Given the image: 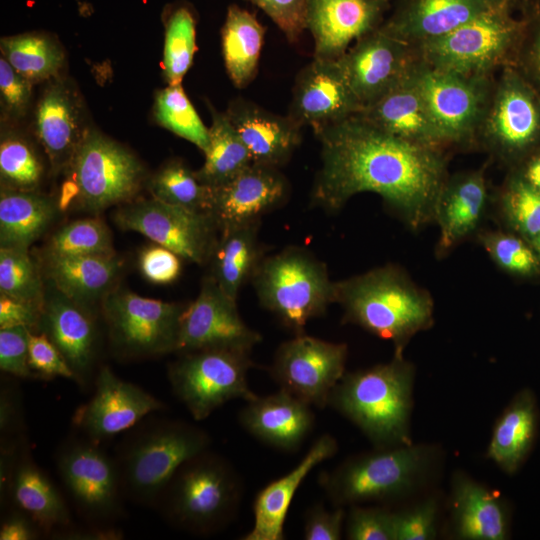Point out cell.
<instances>
[{
    "label": "cell",
    "instance_id": "9f6ffc18",
    "mask_svg": "<svg viewBox=\"0 0 540 540\" xmlns=\"http://www.w3.org/2000/svg\"><path fill=\"white\" fill-rule=\"evenodd\" d=\"M138 264L144 277L156 284L171 283L181 273L180 257L156 243L141 251Z\"/></svg>",
    "mask_w": 540,
    "mask_h": 540
},
{
    "label": "cell",
    "instance_id": "681fc988",
    "mask_svg": "<svg viewBox=\"0 0 540 540\" xmlns=\"http://www.w3.org/2000/svg\"><path fill=\"white\" fill-rule=\"evenodd\" d=\"M345 532L350 540H395L393 513L352 505L346 514Z\"/></svg>",
    "mask_w": 540,
    "mask_h": 540
},
{
    "label": "cell",
    "instance_id": "db71d44e",
    "mask_svg": "<svg viewBox=\"0 0 540 540\" xmlns=\"http://www.w3.org/2000/svg\"><path fill=\"white\" fill-rule=\"evenodd\" d=\"M29 366L37 377H63L76 380L65 358L43 332L29 333Z\"/></svg>",
    "mask_w": 540,
    "mask_h": 540
},
{
    "label": "cell",
    "instance_id": "6125c7cd",
    "mask_svg": "<svg viewBox=\"0 0 540 540\" xmlns=\"http://www.w3.org/2000/svg\"><path fill=\"white\" fill-rule=\"evenodd\" d=\"M14 391L2 386L0 395V430L1 433H9L17 426L18 405Z\"/></svg>",
    "mask_w": 540,
    "mask_h": 540
},
{
    "label": "cell",
    "instance_id": "4dcf8cb0",
    "mask_svg": "<svg viewBox=\"0 0 540 540\" xmlns=\"http://www.w3.org/2000/svg\"><path fill=\"white\" fill-rule=\"evenodd\" d=\"M455 535L467 540H505L509 516L503 501L464 474H457L452 487Z\"/></svg>",
    "mask_w": 540,
    "mask_h": 540
},
{
    "label": "cell",
    "instance_id": "ac0fdd59",
    "mask_svg": "<svg viewBox=\"0 0 540 540\" xmlns=\"http://www.w3.org/2000/svg\"><path fill=\"white\" fill-rule=\"evenodd\" d=\"M418 60L413 46L379 27L357 40L338 59L364 108L405 79Z\"/></svg>",
    "mask_w": 540,
    "mask_h": 540
},
{
    "label": "cell",
    "instance_id": "7dc6e473",
    "mask_svg": "<svg viewBox=\"0 0 540 540\" xmlns=\"http://www.w3.org/2000/svg\"><path fill=\"white\" fill-rule=\"evenodd\" d=\"M0 293L44 307L42 282L28 249L0 247Z\"/></svg>",
    "mask_w": 540,
    "mask_h": 540
},
{
    "label": "cell",
    "instance_id": "44dd1931",
    "mask_svg": "<svg viewBox=\"0 0 540 540\" xmlns=\"http://www.w3.org/2000/svg\"><path fill=\"white\" fill-rule=\"evenodd\" d=\"M289 186L278 168L250 164L227 182L211 187L208 213L219 232L261 221V217L282 205Z\"/></svg>",
    "mask_w": 540,
    "mask_h": 540
},
{
    "label": "cell",
    "instance_id": "ffe728a7",
    "mask_svg": "<svg viewBox=\"0 0 540 540\" xmlns=\"http://www.w3.org/2000/svg\"><path fill=\"white\" fill-rule=\"evenodd\" d=\"M364 109L337 60L313 59L297 75L289 116L314 133Z\"/></svg>",
    "mask_w": 540,
    "mask_h": 540
},
{
    "label": "cell",
    "instance_id": "8fae6325",
    "mask_svg": "<svg viewBox=\"0 0 540 540\" xmlns=\"http://www.w3.org/2000/svg\"><path fill=\"white\" fill-rule=\"evenodd\" d=\"M479 134L509 168L540 147V93L513 65L502 67L492 87Z\"/></svg>",
    "mask_w": 540,
    "mask_h": 540
},
{
    "label": "cell",
    "instance_id": "6f0895ef",
    "mask_svg": "<svg viewBox=\"0 0 540 540\" xmlns=\"http://www.w3.org/2000/svg\"><path fill=\"white\" fill-rule=\"evenodd\" d=\"M334 510L326 509L322 504H315L305 513L303 538L305 540H339L346 520L342 506Z\"/></svg>",
    "mask_w": 540,
    "mask_h": 540
},
{
    "label": "cell",
    "instance_id": "9c48e42d",
    "mask_svg": "<svg viewBox=\"0 0 540 540\" xmlns=\"http://www.w3.org/2000/svg\"><path fill=\"white\" fill-rule=\"evenodd\" d=\"M68 198L78 197L85 210L99 212L131 202L140 191L145 171L127 148L89 128L66 168Z\"/></svg>",
    "mask_w": 540,
    "mask_h": 540
},
{
    "label": "cell",
    "instance_id": "7402d4cb",
    "mask_svg": "<svg viewBox=\"0 0 540 540\" xmlns=\"http://www.w3.org/2000/svg\"><path fill=\"white\" fill-rule=\"evenodd\" d=\"M36 137L54 172L66 169L88 127L76 85L57 76L47 81L34 113Z\"/></svg>",
    "mask_w": 540,
    "mask_h": 540
},
{
    "label": "cell",
    "instance_id": "2e32d148",
    "mask_svg": "<svg viewBox=\"0 0 540 540\" xmlns=\"http://www.w3.org/2000/svg\"><path fill=\"white\" fill-rule=\"evenodd\" d=\"M261 340V334L241 318L237 301L228 297L208 275L198 296L183 313L176 352L212 348L251 352Z\"/></svg>",
    "mask_w": 540,
    "mask_h": 540
},
{
    "label": "cell",
    "instance_id": "9a60e30c",
    "mask_svg": "<svg viewBox=\"0 0 540 540\" xmlns=\"http://www.w3.org/2000/svg\"><path fill=\"white\" fill-rule=\"evenodd\" d=\"M347 354L345 343L296 334L278 347L269 372L280 389L323 409L345 374Z\"/></svg>",
    "mask_w": 540,
    "mask_h": 540
},
{
    "label": "cell",
    "instance_id": "f1b7e54d",
    "mask_svg": "<svg viewBox=\"0 0 540 540\" xmlns=\"http://www.w3.org/2000/svg\"><path fill=\"white\" fill-rule=\"evenodd\" d=\"M337 450V441L332 435H321L297 466L261 489L253 504V526L241 539L284 540V523L297 489L317 465L333 457Z\"/></svg>",
    "mask_w": 540,
    "mask_h": 540
},
{
    "label": "cell",
    "instance_id": "91938a15",
    "mask_svg": "<svg viewBox=\"0 0 540 540\" xmlns=\"http://www.w3.org/2000/svg\"><path fill=\"white\" fill-rule=\"evenodd\" d=\"M39 526L25 513L10 514L0 527V540H32L38 536Z\"/></svg>",
    "mask_w": 540,
    "mask_h": 540
},
{
    "label": "cell",
    "instance_id": "74e56055",
    "mask_svg": "<svg viewBox=\"0 0 540 540\" xmlns=\"http://www.w3.org/2000/svg\"><path fill=\"white\" fill-rule=\"evenodd\" d=\"M209 107L212 118L209 148L196 175L203 184L216 187L235 177L253 161L227 113Z\"/></svg>",
    "mask_w": 540,
    "mask_h": 540
},
{
    "label": "cell",
    "instance_id": "bcb514c9",
    "mask_svg": "<svg viewBox=\"0 0 540 540\" xmlns=\"http://www.w3.org/2000/svg\"><path fill=\"white\" fill-rule=\"evenodd\" d=\"M46 256L114 254L111 234L97 218L75 220L59 229L49 240Z\"/></svg>",
    "mask_w": 540,
    "mask_h": 540
},
{
    "label": "cell",
    "instance_id": "603a6c76",
    "mask_svg": "<svg viewBox=\"0 0 540 540\" xmlns=\"http://www.w3.org/2000/svg\"><path fill=\"white\" fill-rule=\"evenodd\" d=\"M390 0H308L306 26L314 58L337 60L357 40L377 29Z\"/></svg>",
    "mask_w": 540,
    "mask_h": 540
},
{
    "label": "cell",
    "instance_id": "f6af8a7d",
    "mask_svg": "<svg viewBox=\"0 0 540 540\" xmlns=\"http://www.w3.org/2000/svg\"><path fill=\"white\" fill-rule=\"evenodd\" d=\"M43 167L33 147L20 135L6 133L0 143V177L4 188L35 191Z\"/></svg>",
    "mask_w": 540,
    "mask_h": 540
},
{
    "label": "cell",
    "instance_id": "e7e4bbea",
    "mask_svg": "<svg viewBox=\"0 0 540 540\" xmlns=\"http://www.w3.org/2000/svg\"><path fill=\"white\" fill-rule=\"evenodd\" d=\"M534 248L536 249L538 256L540 258V234L532 242Z\"/></svg>",
    "mask_w": 540,
    "mask_h": 540
},
{
    "label": "cell",
    "instance_id": "52a82bcc",
    "mask_svg": "<svg viewBox=\"0 0 540 540\" xmlns=\"http://www.w3.org/2000/svg\"><path fill=\"white\" fill-rule=\"evenodd\" d=\"M202 428L180 420L157 422L123 446L117 464L123 493L142 504L160 500L170 480L187 460L208 450Z\"/></svg>",
    "mask_w": 540,
    "mask_h": 540
},
{
    "label": "cell",
    "instance_id": "83f0119b",
    "mask_svg": "<svg viewBox=\"0 0 540 540\" xmlns=\"http://www.w3.org/2000/svg\"><path fill=\"white\" fill-rule=\"evenodd\" d=\"M253 163L278 168L301 142L300 126L289 115L281 116L244 99H236L226 111Z\"/></svg>",
    "mask_w": 540,
    "mask_h": 540
},
{
    "label": "cell",
    "instance_id": "816d5d0a",
    "mask_svg": "<svg viewBox=\"0 0 540 540\" xmlns=\"http://www.w3.org/2000/svg\"><path fill=\"white\" fill-rule=\"evenodd\" d=\"M24 326L0 329V369L20 377H37L29 366V333Z\"/></svg>",
    "mask_w": 540,
    "mask_h": 540
},
{
    "label": "cell",
    "instance_id": "4fadbf2b",
    "mask_svg": "<svg viewBox=\"0 0 540 540\" xmlns=\"http://www.w3.org/2000/svg\"><path fill=\"white\" fill-rule=\"evenodd\" d=\"M113 218L122 230L141 233L198 265L210 261L220 236L208 212L193 211L153 197L123 204Z\"/></svg>",
    "mask_w": 540,
    "mask_h": 540
},
{
    "label": "cell",
    "instance_id": "be15d7a7",
    "mask_svg": "<svg viewBox=\"0 0 540 540\" xmlns=\"http://www.w3.org/2000/svg\"><path fill=\"white\" fill-rule=\"evenodd\" d=\"M61 536H66L67 539H120L122 534L117 530H93L92 532H76L64 533Z\"/></svg>",
    "mask_w": 540,
    "mask_h": 540
},
{
    "label": "cell",
    "instance_id": "7a4b0ae2",
    "mask_svg": "<svg viewBox=\"0 0 540 540\" xmlns=\"http://www.w3.org/2000/svg\"><path fill=\"white\" fill-rule=\"evenodd\" d=\"M347 323L391 341L394 354L433 324L431 294L396 264H386L336 282V302Z\"/></svg>",
    "mask_w": 540,
    "mask_h": 540
},
{
    "label": "cell",
    "instance_id": "6da1fadb",
    "mask_svg": "<svg viewBox=\"0 0 540 540\" xmlns=\"http://www.w3.org/2000/svg\"><path fill=\"white\" fill-rule=\"evenodd\" d=\"M321 167L312 204L336 212L356 194L379 195L411 230L433 222L448 179L443 149L409 142L373 125L360 114L315 132Z\"/></svg>",
    "mask_w": 540,
    "mask_h": 540
},
{
    "label": "cell",
    "instance_id": "3957f363",
    "mask_svg": "<svg viewBox=\"0 0 540 540\" xmlns=\"http://www.w3.org/2000/svg\"><path fill=\"white\" fill-rule=\"evenodd\" d=\"M414 367L403 355L345 373L328 405L355 424L379 448L411 444Z\"/></svg>",
    "mask_w": 540,
    "mask_h": 540
},
{
    "label": "cell",
    "instance_id": "94428289",
    "mask_svg": "<svg viewBox=\"0 0 540 540\" xmlns=\"http://www.w3.org/2000/svg\"><path fill=\"white\" fill-rule=\"evenodd\" d=\"M509 171L540 192V147L532 150Z\"/></svg>",
    "mask_w": 540,
    "mask_h": 540
},
{
    "label": "cell",
    "instance_id": "ab89813d",
    "mask_svg": "<svg viewBox=\"0 0 540 540\" xmlns=\"http://www.w3.org/2000/svg\"><path fill=\"white\" fill-rule=\"evenodd\" d=\"M163 74L168 85H181L196 52V17L186 3L169 6L164 15Z\"/></svg>",
    "mask_w": 540,
    "mask_h": 540
},
{
    "label": "cell",
    "instance_id": "7bdbcfd3",
    "mask_svg": "<svg viewBox=\"0 0 540 540\" xmlns=\"http://www.w3.org/2000/svg\"><path fill=\"white\" fill-rule=\"evenodd\" d=\"M151 196L160 201L193 211L207 212L211 187L203 184L187 165L171 160L149 180Z\"/></svg>",
    "mask_w": 540,
    "mask_h": 540
},
{
    "label": "cell",
    "instance_id": "5bb4252c",
    "mask_svg": "<svg viewBox=\"0 0 540 540\" xmlns=\"http://www.w3.org/2000/svg\"><path fill=\"white\" fill-rule=\"evenodd\" d=\"M414 76L447 145L470 143L478 135L489 102L493 87L489 77L438 70L420 60Z\"/></svg>",
    "mask_w": 540,
    "mask_h": 540
},
{
    "label": "cell",
    "instance_id": "c3c4849f",
    "mask_svg": "<svg viewBox=\"0 0 540 540\" xmlns=\"http://www.w3.org/2000/svg\"><path fill=\"white\" fill-rule=\"evenodd\" d=\"M518 5L524 28L512 65L540 93V0Z\"/></svg>",
    "mask_w": 540,
    "mask_h": 540
},
{
    "label": "cell",
    "instance_id": "f907efd6",
    "mask_svg": "<svg viewBox=\"0 0 540 540\" xmlns=\"http://www.w3.org/2000/svg\"><path fill=\"white\" fill-rule=\"evenodd\" d=\"M33 84L17 72L7 60L0 58V103L2 115L20 119L27 113Z\"/></svg>",
    "mask_w": 540,
    "mask_h": 540
},
{
    "label": "cell",
    "instance_id": "1f68e13d",
    "mask_svg": "<svg viewBox=\"0 0 540 540\" xmlns=\"http://www.w3.org/2000/svg\"><path fill=\"white\" fill-rule=\"evenodd\" d=\"M46 258V273L54 288L84 308L112 291L121 269L116 253Z\"/></svg>",
    "mask_w": 540,
    "mask_h": 540
},
{
    "label": "cell",
    "instance_id": "d4e9b609",
    "mask_svg": "<svg viewBox=\"0 0 540 540\" xmlns=\"http://www.w3.org/2000/svg\"><path fill=\"white\" fill-rule=\"evenodd\" d=\"M488 200L485 167L448 177L437 199L433 220L439 228L435 248L438 258L477 234Z\"/></svg>",
    "mask_w": 540,
    "mask_h": 540
},
{
    "label": "cell",
    "instance_id": "ba28073f",
    "mask_svg": "<svg viewBox=\"0 0 540 540\" xmlns=\"http://www.w3.org/2000/svg\"><path fill=\"white\" fill-rule=\"evenodd\" d=\"M430 456L422 445L379 448L322 472L319 484L335 506L395 499L413 489Z\"/></svg>",
    "mask_w": 540,
    "mask_h": 540
},
{
    "label": "cell",
    "instance_id": "d6986e66",
    "mask_svg": "<svg viewBox=\"0 0 540 540\" xmlns=\"http://www.w3.org/2000/svg\"><path fill=\"white\" fill-rule=\"evenodd\" d=\"M165 405L139 386L120 379L108 367L100 368L95 392L79 407L74 424L91 441L98 442L124 432Z\"/></svg>",
    "mask_w": 540,
    "mask_h": 540
},
{
    "label": "cell",
    "instance_id": "11a10c76",
    "mask_svg": "<svg viewBox=\"0 0 540 540\" xmlns=\"http://www.w3.org/2000/svg\"><path fill=\"white\" fill-rule=\"evenodd\" d=\"M436 504L429 500L403 512L393 513L395 540H430L436 536Z\"/></svg>",
    "mask_w": 540,
    "mask_h": 540
},
{
    "label": "cell",
    "instance_id": "03108f58",
    "mask_svg": "<svg viewBox=\"0 0 540 540\" xmlns=\"http://www.w3.org/2000/svg\"><path fill=\"white\" fill-rule=\"evenodd\" d=\"M527 1H530V0H516V3H517V5H518V4H520V3L527 2Z\"/></svg>",
    "mask_w": 540,
    "mask_h": 540
},
{
    "label": "cell",
    "instance_id": "cb8c5ba5",
    "mask_svg": "<svg viewBox=\"0 0 540 540\" xmlns=\"http://www.w3.org/2000/svg\"><path fill=\"white\" fill-rule=\"evenodd\" d=\"M516 0H397L379 28L414 48Z\"/></svg>",
    "mask_w": 540,
    "mask_h": 540
},
{
    "label": "cell",
    "instance_id": "680465c9",
    "mask_svg": "<svg viewBox=\"0 0 540 540\" xmlns=\"http://www.w3.org/2000/svg\"><path fill=\"white\" fill-rule=\"evenodd\" d=\"M43 307L0 293V329L24 326L40 328Z\"/></svg>",
    "mask_w": 540,
    "mask_h": 540
},
{
    "label": "cell",
    "instance_id": "f5cc1de1",
    "mask_svg": "<svg viewBox=\"0 0 540 540\" xmlns=\"http://www.w3.org/2000/svg\"><path fill=\"white\" fill-rule=\"evenodd\" d=\"M260 8L291 43L299 41L307 29L308 0H246Z\"/></svg>",
    "mask_w": 540,
    "mask_h": 540
},
{
    "label": "cell",
    "instance_id": "d6a6232c",
    "mask_svg": "<svg viewBox=\"0 0 540 540\" xmlns=\"http://www.w3.org/2000/svg\"><path fill=\"white\" fill-rule=\"evenodd\" d=\"M535 393L520 390L496 421L487 455L503 472L513 475L529 456L539 427Z\"/></svg>",
    "mask_w": 540,
    "mask_h": 540
},
{
    "label": "cell",
    "instance_id": "60d3db41",
    "mask_svg": "<svg viewBox=\"0 0 540 540\" xmlns=\"http://www.w3.org/2000/svg\"><path fill=\"white\" fill-rule=\"evenodd\" d=\"M478 243L504 273L518 279H540V258L533 244L506 229L482 230Z\"/></svg>",
    "mask_w": 540,
    "mask_h": 540
},
{
    "label": "cell",
    "instance_id": "484cf974",
    "mask_svg": "<svg viewBox=\"0 0 540 540\" xmlns=\"http://www.w3.org/2000/svg\"><path fill=\"white\" fill-rule=\"evenodd\" d=\"M414 69L359 114L378 128L409 142L444 149L448 145L417 85Z\"/></svg>",
    "mask_w": 540,
    "mask_h": 540
},
{
    "label": "cell",
    "instance_id": "f546056e",
    "mask_svg": "<svg viewBox=\"0 0 540 540\" xmlns=\"http://www.w3.org/2000/svg\"><path fill=\"white\" fill-rule=\"evenodd\" d=\"M40 328L84 383L95 356L96 330L86 311L55 288L44 302Z\"/></svg>",
    "mask_w": 540,
    "mask_h": 540
},
{
    "label": "cell",
    "instance_id": "836d02e7",
    "mask_svg": "<svg viewBox=\"0 0 540 540\" xmlns=\"http://www.w3.org/2000/svg\"><path fill=\"white\" fill-rule=\"evenodd\" d=\"M8 489L18 508L40 529L50 531L70 524L64 499L27 450L18 454Z\"/></svg>",
    "mask_w": 540,
    "mask_h": 540
},
{
    "label": "cell",
    "instance_id": "ee69618b",
    "mask_svg": "<svg viewBox=\"0 0 540 540\" xmlns=\"http://www.w3.org/2000/svg\"><path fill=\"white\" fill-rule=\"evenodd\" d=\"M153 110L159 125L206 153L209 148V128L200 119L181 85H168L159 90Z\"/></svg>",
    "mask_w": 540,
    "mask_h": 540
},
{
    "label": "cell",
    "instance_id": "30bf717a",
    "mask_svg": "<svg viewBox=\"0 0 540 540\" xmlns=\"http://www.w3.org/2000/svg\"><path fill=\"white\" fill-rule=\"evenodd\" d=\"M250 351L212 348L187 353L168 367V379L176 397L194 420L206 419L233 399L253 400L247 374L254 365Z\"/></svg>",
    "mask_w": 540,
    "mask_h": 540
},
{
    "label": "cell",
    "instance_id": "f35d334b",
    "mask_svg": "<svg viewBox=\"0 0 540 540\" xmlns=\"http://www.w3.org/2000/svg\"><path fill=\"white\" fill-rule=\"evenodd\" d=\"M0 50L2 57L32 84L59 76L65 62L62 46L46 32L2 37Z\"/></svg>",
    "mask_w": 540,
    "mask_h": 540
},
{
    "label": "cell",
    "instance_id": "5b68a950",
    "mask_svg": "<svg viewBox=\"0 0 540 540\" xmlns=\"http://www.w3.org/2000/svg\"><path fill=\"white\" fill-rule=\"evenodd\" d=\"M251 282L260 304L296 334L336 302L325 263L300 247L265 256Z\"/></svg>",
    "mask_w": 540,
    "mask_h": 540
},
{
    "label": "cell",
    "instance_id": "b9f144b4",
    "mask_svg": "<svg viewBox=\"0 0 540 540\" xmlns=\"http://www.w3.org/2000/svg\"><path fill=\"white\" fill-rule=\"evenodd\" d=\"M504 229L531 243L540 234V192L509 171L497 200Z\"/></svg>",
    "mask_w": 540,
    "mask_h": 540
},
{
    "label": "cell",
    "instance_id": "e575fe53",
    "mask_svg": "<svg viewBox=\"0 0 540 540\" xmlns=\"http://www.w3.org/2000/svg\"><path fill=\"white\" fill-rule=\"evenodd\" d=\"M261 221L220 233L210 258V277L231 299L237 301L241 288L251 281L265 257L258 239Z\"/></svg>",
    "mask_w": 540,
    "mask_h": 540
},
{
    "label": "cell",
    "instance_id": "8992f818",
    "mask_svg": "<svg viewBox=\"0 0 540 540\" xmlns=\"http://www.w3.org/2000/svg\"><path fill=\"white\" fill-rule=\"evenodd\" d=\"M515 5L507 3L415 47L418 59L438 70L480 77L512 65L524 28L523 18L514 15Z\"/></svg>",
    "mask_w": 540,
    "mask_h": 540
},
{
    "label": "cell",
    "instance_id": "7c38bea8",
    "mask_svg": "<svg viewBox=\"0 0 540 540\" xmlns=\"http://www.w3.org/2000/svg\"><path fill=\"white\" fill-rule=\"evenodd\" d=\"M114 351L124 358L165 355L177 351L185 304L112 290L102 300Z\"/></svg>",
    "mask_w": 540,
    "mask_h": 540
},
{
    "label": "cell",
    "instance_id": "d590c367",
    "mask_svg": "<svg viewBox=\"0 0 540 540\" xmlns=\"http://www.w3.org/2000/svg\"><path fill=\"white\" fill-rule=\"evenodd\" d=\"M55 213V203L46 195L2 187L0 246L28 249L47 230Z\"/></svg>",
    "mask_w": 540,
    "mask_h": 540
},
{
    "label": "cell",
    "instance_id": "4316f807",
    "mask_svg": "<svg viewBox=\"0 0 540 540\" xmlns=\"http://www.w3.org/2000/svg\"><path fill=\"white\" fill-rule=\"evenodd\" d=\"M238 420L261 442L283 451H294L311 433L314 413L311 405L279 389L276 393L247 401Z\"/></svg>",
    "mask_w": 540,
    "mask_h": 540
},
{
    "label": "cell",
    "instance_id": "8d00e7d4",
    "mask_svg": "<svg viewBox=\"0 0 540 540\" xmlns=\"http://www.w3.org/2000/svg\"><path fill=\"white\" fill-rule=\"evenodd\" d=\"M265 28L255 14L230 5L221 29L222 53L229 78L237 88L251 83L257 73Z\"/></svg>",
    "mask_w": 540,
    "mask_h": 540
},
{
    "label": "cell",
    "instance_id": "277c9868",
    "mask_svg": "<svg viewBox=\"0 0 540 540\" xmlns=\"http://www.w3.org/2000/svg\"><path fill=\"white\" fill-rule=\"evenodd\" d=\"M242 495L243 484L236 470L208 449L181 465L159 502L173 525L206 535L235 518Z\"/></svg>",
    "mask_w": 540,
    "mask_h": 540
},
{
    "label": "cell",
    "instance_id": "e0dca14e",
    "mask_svg": "<svg viewBox=\"0 0 540 540\" xmlns=\"http://www.w3.org/2000/svg\"><path fill=\"white\" fill-rule=\"evenodd\" d=\"M57 468L75 503L87 516L107 519L120 508L123 487L117 461L91 440H72L59 450Z\"/></svg>",
    "mask_w": 540,
    "mask_h": 540
}]
</instances>
